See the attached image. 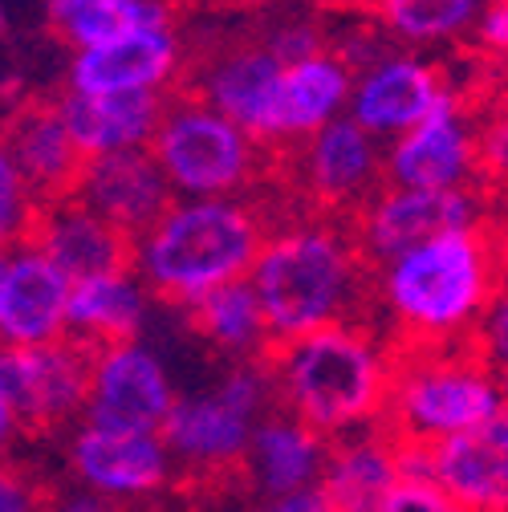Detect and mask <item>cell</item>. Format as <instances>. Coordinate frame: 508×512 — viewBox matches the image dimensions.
Returning <instances> with one entry per match:
<instances>
[{
  "label": "cell",
  "instance_id": "obj_15",
  "mask_svg": "<svg viewBox=\"0 0 508 512\" xmlns=\"http://www.w3.org/2000/svg\"><path fill=\"white\" fill-rule=\"evenodd\" d=\"M383 171L387 187L407 191L464 187V179L472 175V126L456 114L452 94H443L439 106L391 151V163Z\"/></svg>",
  "mask_w": 508,
  "mask_h": 512
},
{
  "label": "cell",
  "instance_id": "obj_10",
  "mask_svg": "<svg viewBox=\"0 0 508 512\" xmlns=\"http://www.w3.org/2000/svg\"><path fill=\"white\" fill-rule=\"evenodd\" d=\"M484 204L472 196V187H448V191H407V187H383L366 216L358 220V244L374 269H387L403 252L431 244L448 232H460L476 224Z\"/></svg>",
  "mask_w": 508,
  "mask_h": 512
},
{
  "label": "cell",
  "instance_id": "obj_21",
  "mask_svg": "<svg viewBox=\"0 0 508 512\" xmlns=\"http://www.w3.org/2000/svg\"><path fill=\"white\" fill-rule=\"evenodd\" d=\"M346 86H350V70L342 66L334 53L281 70L277 102H273L277 143H285V139H309L313 131H322L330 110L346 98Z\"/></svg>",
  "mask_w": 508,
  "mask_h": 512
},
{
  "label": "cell",
  "instance_id": "obj_9",
  "mask_svg": "<svg viewBox=\"0 0 508 512\" xmlns=\"http://www.w3.org/2000/svg\"><path fill=\"white\" fill-rule=\"evenodd\" d=\"M21 252H37L66 277L70 285L78 281H131L139 269V240L90 212L82 200H66L57 208H25L21 232H17Z\"/></svg>",
  "mask_w": 508,
  "mask_h": 512
},
{
  "label": "cell",
  "instance_id": "obj_26",
  "mask_svg": "<svg viewBox=\"0 0 508 512\" xmlns=\"http://www.w3.org/2000/svg\"><path fill=\"white\" fill-rule=\"evenodd\" d=\"M370 13L411 41H431L460 33L472 17V0H370Z\"/></svg>",
  "mask_w": 508,
  "mask_h": 512
},
{
  "label": "cell",
  "instance_id": "obj_34",
  "mask_svg": "<svg viewBox=\"0 0 508 512\" xmlns=\"http://www.w3.org/2000/svg\"><path fill=\"white\" fill-rule=\"evenodd\" d=\"M82 5V0H45V9H49V29L57 33L61 25H66L74 17V9Z\"/></svg>",
  "mask_w": 508,
  "mask_h": 512
},
{
  "label": "cell",
  "instance_id": "obj_20",
  "mask_svg": "<svg viewBox=\"0 0 508 512\" xmlns=\"http://www.w3.org/2000/svg\"><path fill=\"white\" fill-rule=\"evenodd\" d=\"M448 94L443 66L387 61L358 90V126L362 131H415V126Z\"/></svg>",
  "mask_w": 508,
  "mask_h": 512
},
{
  "label": "cell",
  "instance_id": "obj_19",
  "mask_svg": "<svg viewBox=\"0 0 508 512\" xmlns=\"http://www.w3.org/2000/svg\"><path fill=\"white\" fill-rule=\"evenodd\" d=\"M175 70V41L171 33H135L110 45L82 49L74 61V90L90 98L155 90Z\"/></svg>",
  "mask_w": 508,
  "mask_h": 512
},
{
  "label": "cell",
  "instance_id": "obj_38",
  "mask_svg": "<svg viewBox=\"0 0 508 512\" xmlns=\"http://www.w3.org/2000/svg\"><path fill=\"white\" fill-rule=\"evenodd\" d=\"M504 252H508V232H504Z\"/></svg>",
  "mask_w": 508,
  "mask_h": 512
},
{
  "label": "cell",
  "instance_id": "obj_22",
  "mask_svg": "<svg viewBox=\"0 0 508 512\" xmlns=\"http://www.w3.org/2000/svg\"><path fill=\"white\" fill-rule=\"evenodd\" d=\"M183 322L216 354L236 358V366L257 354V346L265 338V317H261L257 293H252L248 281L220 285V289L196 297L192 305H183Z\"/></svg>",
  "mask_w": 508,
  "mask_h": 512
},
{
  "label": "cell",
  "instance_id": "obj_8",
  "mask_svg": "<svg viewBox=\"0 0 508 512\" xmlns=\"http://www.w3.org/2000/svg\"><path fill=\"white\" fill-rule=\"evenodd\" d=\"M0 155L21 179L25 208H57L78 200L94 163V155L70 139L57 94H29L13 102L0 126Z\"/></svg>",
  "mask_w": 508,
  "mask_h": 512
},
{
  "label": "cell",
  "instance_id": "obj_23",
  "mask_svg": "<svg viewBox=\"0 0 508 512\" xmlns=\"http://www.w3.org/2000/svg\"><path fill=\"white\" fill-rule=\"evenodd\" d=\"M143 301L131 281H78L66 297V334L98 346L102 354L126 350L135 342Z\"/></svg>",
  "mask_w": 508,
  "mask_h": 512
},
{
  "label": "cell",
  "instance_id": "obj_29",
  "mask_svg": "<svg viewBox=\"0 0 508 512\" xmlns=\"http://www.w3.org/2000/svg\"><path fill=\"white\" fill-rule=\"evenodd\" d=\"M21 220H25V191H21V179L9 167V159L0 155V252L17 244Z\"/></svg>",
  "mask_w": 508,
  "mask_h": 512
},
{
  "label": "cell",
  "instance_id": "obj_14",
  "mask_svg": "<svg viewBox=\"0 0 508 512\" xmlns=\"http://www.w3.org/2000/svg\"><path fill=\"white\" fill-rule=\"evenodd\" d=\"M171 407L175 399H171V387L159 362L139 346H126V350L106 354L86 415H90V427H102V431L151 435L163 427Z\"/></svg>",
  "mask_w": 508,
  "mask_h": 512
},
{
  "label": "cell",
  "instance_id": "obj_39",
  "mask_svg": "<svg viewBox=\"0 0 508 512\" xmlns=\"http://www.w3.org/2000/svg\"><path fill=\"white\" fill-rule=\"evenodd\" d=\"M0 29H5V17H0Z\"/></svg>",
  "mask_w": 508,
  "mask_h": 512
},
{
  "label": "cell",
  "instance_id": "obj_28",
  "mask_svg": "<svg viewBox=\"0 0 508 512\" xmlns=\"http://www.w3.org/2000/svg\"><path fill=\"white\" fill-rule=\"evenodd\" d=\"M378 512H456L431 480H395Z\"/></svg>",
  "mask_w": 508,
  "mask_h": 512
},
{
  "label": "cell",
  "instance_id": "obj_6",
  "mask_svg": "<svg viewBox=\"0 0 508 512\" xmlns=\"http://www.w3.org/2000/svg\"><path fill=\"white\" fill-rule=\"evenodd\" d=\"M106 354L61 330L41 346L0 350V391L13 403L17 435L53 439L66 431L94 395V382Z\"/></svg>",
  "mask_w": 508,
  "mask_h": 512
},
{
  "label": "cell",
  "instance_id": "obj_3",
  "mask_svg": "<svg viewBox=\"0 0 508 512\" xmlns=\"http://www.w3.org/2000/svg\"><path fill=\"white\" fill-rule=\"evenodd\" d=\"M508 216H480L383 269L387 342L427 346L472 330L508 289Z\"/></svg>",
  "mask_w": 508,
  "mask_h": 512
},
{
  "label": "cell",
  "instance_id": "obj_11",
  "mask_svg": "<svg viewBox=\"0 0 508 512\" xmlns=\"http://www.w3.org/2000/svg\"><path fill=\"white\" fill-rule=\"evenodd\" d=\"M427 480L456 512H508V403L484 423L435 443Z\"/></svg>",
  "mask_w": 508,
  "mask_h": 512
},
{
  "label": "cell",
  "instance_id": "obj_13",
  "mask_svg": "<svg viewBox=\"0 0 508 512\" xmlns=\"http://www.w3.org/2000/svg\"><path fill=\"white\" fill-rule=\"evenodd\" d=\"M74 476L106 500H151L167 484V456L155 435L86 427L70 447Z\"/></svg>",
  "mask_w": 508,
  "mask_h": 512
},
{
  "label": "cell",
  "instance_id": "obj_12",
  "mask_svg": "<svg viewBox=\"0 0 508 512\" xmlns=\"http://www.w3.org/2000/svg\"><path fill=\"white\" fill-rule=\"evenodd\" d=\"M78 200L90 212H98L102 220H110L114 228H122L126 236H135V240L151 236L155 224L171 212L167 175L155 163V155L139 151V147L94 155Z\"/></svg>",
  "mask_w": 508,
  "mask_h": 512
},
{
  "label": "cell",
  "instance_id": "obj_5",
  "mask_svg": "<svg viewBox=\"0 0 508 512\" xmlns=\"http://www.w3.org/2000/svg\"><path fill=\"white\" fill-rule=\"evenodd\" d=\"M273 236V220L252 196L244 204L171 208L139 248V269L163 305L183 309L220 285L248 281Z\"/></svg>",
  "mask_w": 508,
  "mask_h": 512
},
{
  "label": "cell",
  "instance_id": "obj_25",
  "mask_svg": "<svg viewBox=\"0 0 508 512\" xmlns=\"http://www.w3.org/2000/svg\"><path fill=\"white\" fill-rule=\"evenodd\" d=\"M171 17L175 13L163 0H82L74 17L57 33L74 45L94 49V45H110L135 33H167Z\"/></svg>",
  "mask_w": 508,
  "mask_h": 512
},
{
  "label": "cell",
  "instance_id": "obj_18",
  "mask_svg": "<svg viewBox=\"0 0 508 512\" xmlns=\"http://www.w3.org/2000/svg\"><path fill=\"white\" fill-rule=\"evenodd\" d=\"M395 480L399 472L391 447L374 435V427H366L326 443L317 492H322L330 512H378Z\"/></svg>",
  "mask_w": 508,
  "mask_h": 512
},
{
  "label": "cell",
  "instance_id": "obj_35",
  "mask_svg": "<svg viewBox=\"0 0 508 512\" xmlns=\"http://www.w3.org/2000/svg\"><path fill=\"white\" fill-rule=\"evenodd\" d=\"M13 435H17V415H13V403L5 399V391H0V447H9Z\"/></svg>",
  "mask_w": 508,
  "mask_h": 512
},
{
  "label": "cell",
  "instance_id": "obj_2",
  "mask_svg": "<svg viewBox=\"0 0 508 512\" xmlns=\"http://www.w3.org/2000/svg\"><path fill=\"white\" fill-rule=\"evenodd\" d=\"M265 334L293 338L326 326H366L387 334L383 269L366 261L354 224H301L269 240L252 269Z\"/></svg>",
  "mask_w": 508,
  "mask_h": 512
},
{
  "label": "cell",
  "instance_id": "obj_37",
  "mask_svg": "<svg viewBox=\"0 0 508 512\" xmlns=\"http://www.w3.org/2000/svg\"><path fill=\"white\" fill-rule=\"evenodd\" d=\"M5 273H9V261H5V252H0V285H5Z\"/></svg>",
  "mask_w": 508,
  "mask_h": 512
},
{
  "label": "cell",
  "instance_id": "obj_27",
  "mask_svg": "<svg viewBox=\"0 0 508 512\" xmlns=\"http://www.w3.org/2000/svg\"><path fill=\"white\" fill-rule=\"evenodd\" d=\"M0 512H61V488L33 460H0Z\"/></svg>",
  "mask_w": 508,
  "mask_h": 512
},
{
  "label": "cell",
  "instance_id": "obj_7",
  "mask_svg": "<svg viewBox=\"0 0 508 512\" xmlns=\"http://www.w3.org/2000/svg\"><path fill=\"white\" fill-rule=\"evenodd\" d=\"M151 155L167 179L187 191H252L265 179V147L240 135L216 110L163 90V118L151 135Z\"/></svg>",
  "mask_w": 508,
  "mask_h": 512
},
{
  "label": "cell",
  "instance_id": "obj_30",
  "mask_svg": "<svg viewBox=\"0 0 508 512\" xmlns=\"http://www.w3.org/2000/svg\"><path fill=\"white\" fill-rule=\"evenodd\" d=\"M476 334H480V342H484V350H488L492 370H496V374L508 370V289L492 301V309L476 322Z\"/></svg>",
  "mask_w": 508,
  "mask_h": 512
},
{
  "label": "cell",
  "instance_id": "obj_32",
  "mask_svg": "<svg viewBox=\"0 0 508 512\" xmlns=\"http://www.w3.org/2000/svg\"><path fill=\"white\" fill-rule=\"evenodd\" d=\"M61 512H163V496L155 500H106V496H82Z\"/></svg>",
  "mask_w": 508,
  "mask_h": 512
},
{
  "label": "cell",
  "instance_id": "obj_36",
  "mask_svg": "<svg viewBox=\"0 0 508 512\" xmlns=\"http://www.w3.org/2000/svg\"><path fill=\"white\" fill-rule=\"evenodd\" d=\"M163 512H196V508H183V504H175L171 496H163Z\"/></svg>",
  "mask_w": 508,
  "mask_h": 512
},
{
  "label": "cell",
  "instance_id": "obj_31",
  "mask_svg": "<svg viewBox=\"0 0 508 512\" xmlns=\"http://www.w3.org/2000/svg\"><path fill=\"white\" fill-rule=\"evenodd\" d=\"M468 49L508 61V0H492L484 21H480V29H476V41Z\"/></svg>",
  "mask_w": 508,
  "mask_h": 512
},
{
  "label": "cell",
  "instance_id": "obj_24",
  "mask_svg": "<svg viewBox=\"0 0 508 512\" xmlns=\"http://www.w3.org/2000/svg\"><path fill=\"white\" fill-rule=\"evenodd\" d=\"M322 456L326 447L309 431H301L285 415H269L257 431V443H252V476L261 480L269 496H289L322 472Z\"/></svg>",
  "mask_w": 508,
  "mask_h": 512
},
{
  "label": "cell",
  "instance_id": "obj_33",
  "mask_svg": "<svg viewBox=\"0 0 508 512\" xmlns=\"http://www.w3.org/2000/svg\"><path fill=\"white\" fill-rule=\"evenodd\" d=\"M261 512H330L326 508V500H322V492L317 488H301V492H289V496H277L269 508H261Z\"/></svg>",
  "mask_w": 508,
  "mask_h": 512
},
{
  "label": "cell",
  "instance_id": "obj_17",
  "mask_svg": "<svg viewBox=\"0 0 508 512\" xmlns=\"http://www.w3.org/2000/svg\"><path fill=\"white\" fill-rule=\"evenodd\" d=\"M66 297L70 281L45 256L21 252L0 285V338L13 346L53 342L66 326Z\"/></svg>",
  "mask_w": 508,
  "mask_h": 512
},
{
  "label": "cell",
  "instance_id": "obj_1",
  "mask_svg": "<svg viewBox=\"0 0 508 512\" xmlns=\"http://www.w3.org/2000/svg\"><path fill=\"white\" fill-rule=\"evenodd\" d=\"M248 366L261 374L277 415L322 447L374 427L391 391L387 334L366 326H326L293 338L265 334Z\"/></svg>",
  "mask_w": 508,
  "mask_h": 512
},
{
  "label": "cell",
  "instance_id": "obj_16",
  "mask_svg": "<svg viewBox=\"0 0 508 512\" xmlns=\"http://www.w3.org/2000/svg\"><path fill=\"white\" fill-rule=\"evenodd\" d=\"M61 118H66L70 139L90 151H131L155 135V126L163 118V90H131V94H106L90 98L78 90L57 94Z\"/></svg>",
  "mask_w": 508,
  "mask_h": 512
},
{
  "label": "cell",
  "instance_id": "obj_4",
  "mask_svg": "<svg viewBox=\"0 0 508 512\" xmlns=\"http://www.w3.org/2000/svg\"><path fill=\"white\" fill-rule=\"evenodd\" d=\"M387 362L391 391L383 415L374 423V435L391 452H399V447H435L500 411L496 370L476 326L448 342L427 346L387 342Z\"/></svg>",
  "mask_w": 508,
  "mask_h": 512
}]
</instances>
